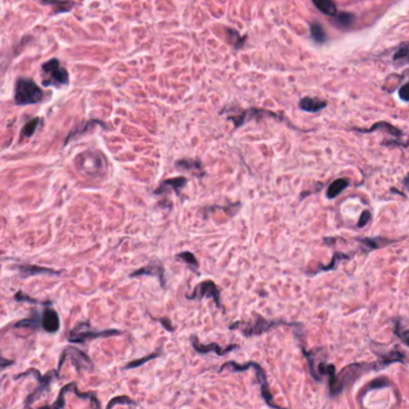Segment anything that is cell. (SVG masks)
<instances>
[{
  "instance_id": "25",
  "label": "cell",
  "mask_w": 409,
  "mask_h": 409,
  "mask_svg": "<svg viewBox=\"0 0 409 409\" xmlns=\"http://www.w3.org/2000/svg\"><path fill=\"white\" fill-rule=\"evenodd\" d=\"M40 123H41L40 118H33L32 120H29L28 123L24 125V127L22 129V132H21V135H22V138L32 137V136L35 133L36 130H38V127H39V125H40Z\"/></svg>"
},
{
  "instance_id": "14",
  "label": "cell",
  "mask_w": 409,
  "mask_h": 409,
  "mask_svg": "<svg viewBox=\"0 0 409 409\" xmlns=\"http://www.w3.org/2000/svg\"><path fill=\"white\" fill-rule=\"evenodd\" d=\"M175 168L179 169V171L189 172V173L196 175V177H203V175L205 174L202 162L198 161V160L192 159L179 160V161L175 163Z\"/></svg>"
},
{
  "instance_id": "37",
  "label": "cell",
  "mask_w": 409,
  "mask_h": 409,
  "mask_svg": "<svg viewBox=\"0 0 409 409\" xmlns=\"http://www.w3.org/2000/svg\"><path fill=\"white\" fill-rule=\"evenodd\" d=\"M395 334L397 335L398 337H401L402 340H403L404 343L407 344V346L409 347V336H408L407 334H402V332H399V330H398L397 326H396V328H395Z\"/></svg>"
},
{
  "instance_id": "26",
  "label": "cell",
  "mask_w": 409,
  "mask_h": 409,
  "mask_svg": "<svg viewBox=\"0 0 409 409\" xmlns=\"http://www.w3.org/2000/svg\"><path fill=\"white\" fill-rule=\"evenodd\" d=\"M311 36L314 41L318 42V44H323V42L326 41L325 30H324L323 27L317 22L311 24Z\"/></svg>"
},
{
  "instance_id": "2",
  "label": "cell",
  "mask_w": 409,
  "mask_h": 409,
  "mask_svg": "<svg viewBox=\"0 0 409 409\" xmlns=\"http://www.w3.org/2000/svg\"><path fill=\"white\" fill-rule=\"evenodd\" d=\"M42 99L44 92L34 81L26 77L18 78L15 88V102L17 106L35 105L41 102Z\"/></svg>"
},
{
  "instance_id": "22",
  "label": "cell",
  "mask_w": 409,
  "mask_h": 409,
  "mask_svg": "<svg viewBox=\"0 0 409 409\" xmlns=\"http://www.w3.org/2000/svg\"><path fill=\"white\" fill-rule=\"evenodd\" d=\"M76 387V383H69L66 384L65 386H63V389L60 390L59 392V397L52 405H48V407H42L40 409H63L65 407V393L69 391H74V389Z\"/></svg>"
},
{
  "instance_id": "17",
  "label": "cell",
  "mask_w": 409,
  "mask_h": 409,
  "mask_svg": "<svg viewBox=\"0 0 409 409\" xmlns=\"http://www.w3.org/2000/svg\"><path fill=\"white\" fill-rule=\"evenodd\" d=\"M98 124H99V125H102L104 127H107V126L105 125L104 123H102V121H100V120H89V121H86V123L82 124V125H80V126H77L75 130H72V131L70 132V135L68 136V138L65 139V144L70 143V142L74 141V139H77V138L82 137V136H83L84 133L89 131V130L92 129V127L96 126V125H98Z\"/></svg>"
},
{
  "instance_id": "6",
  "label": "cell",
  "mask_w": 409,
  "mask_h": 409,
  "mask_svg": "<svg viewBox=\"0 0 409 409\" xmlns=\"http://www.w3.org/2000/svg\"><path fill=\"white\" fill-rule=\"evenodd\" d=\"M34 375L36 378V380L40 383V385H39L38 389L35 390L34 392H32L30 395L27 397L26 399V407L24 409H28L29 407H32V404L34 403V402L38 399L40 396L44 393L46 390L48 389V386H50L51 381L54 377H59V371L58 369H53V371H51L50 373H47L45 377H42L40 374V372L38 371V369H34V368H30V369H27L26 372H23V373H20L18 375L15 377V379H20V378H23V377H27V375Z\"/></svg>"
},
{
  "instance_id": "35",
  "label": "cell",
  "mask_w": 409,
  "mask_h": 409,
  "mask_svg": "<svg viewBox=\"0 0 409 409\" xmlns=\"http://www.w3.org/2000/svg\"><path fill=\"white\" fill-rule=\"evenodd\" d=\"M369 219H371V213H369L368 210L362 211L361 216H360V219H359V222H357V227H361V228L362 227H365L368 223Z\"/></svg>"
},
{
  "instance_id": "41",
  "label": "cell",
  "mask_w": 409,
  "mask_h": 409,
  "mask_svg": "<svg viewBox=\"0 0 409 409\" xmlns=\"http://www.w3.org/2000/svg\"><path fill=\"white\" fill-rule=\"evenodd\" d=\"M403 184L405 185V186H408L409 187V173H408V175L407 177L404 178V180H403Z\"/></svg>"
},
{
  "instance_id": "16",
  "label": "cell",
  "mask_w": 409,
  "mask_h": 409,
  "mask_svg": "<svg viewBox=\"0 0 409 409\" xmlns=\"http://www.w3.org/2000/svg\"><path fill=\"white\" fill-rule=\"evenodd\" d=\"M18 271H20L21 276L22 277H30L34 276V275H60L59 271L52 270L50 268H44V266H38V265H18L17 266Z\"/></svg>"
},
{
  "instance_id": "20",
  "label": "cell",
  "mask_w": 409,
  "mask_h": 409,
  "mask_svg": "<svg viewBox=\"0 0 409 409\" xmlns=\"http://www.w3.org/2000/svg\"><path fill=\"white\" fill-rule=\"evenodd\" d=\"M349 186V183L346 180V179H337L334 183H331V185L328 187V191H326V197L330 199L336 198L342 191H344L347 187Z\"/></svg>"
},
{
  "instance_id": "40",
  "label": "cell",
  "mask_w": 409,
  "mask_h": 409,
  "mask_svg": "<svg viewBox=\"0 0 409 409\" xmlns=\"http://www.w3.org/2000/svg\"><path fill=\"white\" fill-rule=\"evenodd\" d=\"M10 363H14V361H5V359H3V363H2V367L4 368L6 365H10Z\"/></svg>"
},
{
  "instance_id": "9",
  "label": "cell",
  "mask_w": 409,
  "mask_h": 409,
  "mask_svg": "<svg viewBox=\"0 0 409 409\" xmlns=\"http://www.w3.org/2000/svg\"><path fill=\"white\" fill-rule=\"evenodd\" d=\"M278 325H295V324L292 323H286L283 320H266L262 317H257V320L254 322L252 325H250L248 328L242 330V334L246 337H250V336L254 335H260L263 332L269 331V330L275 328V326Z\"/></svg>"
},
{
  "instance_id": "23",
  "label": "cell",
  "mask_w": 409,
  "mask_h": 409,
  "mask_svg": "<svg viewBox=\"0 0 409 409\" xmlns=\"http://www.w3.org/2000/svg\"><path fill=\"white\" fill-rule=\"evenodd\" d=\"M354 16L349 12H341V14L336 15L334 23L337 28L340 29H347L353 24Z\"/></svg>"
},
{
  "instance_id": "10",
  "label": "cell",
  "mask_w": 409,
  "mask_h": 409,
  "mask_svg": "<svg viewBox=\"0 0 409 409\" xmlns=\"http://www.w3.org/2000/svg\"><path fill=\"white\" fill-rule=\"evenodd\" d=\"M317 371L320 375H328L329 377L330 393H331L332 397H336V396H338L342 391H343L344 386L342 385L341 381L338 380V377L336 375V369L334 365H331V363L320 362L319 365H318Z\"/></svg>"
},
{
  "instance_id": "38",
  "label": "cell",
  "mask_w": 409,
  "mask_h": 409,
  "mask_svg": "<svg viewBox=\"0 0 409 409\" xmlns=\"http://www.w3.org/2000/svg\"><path fill=\"white\" fill-rule=\"evenodd\" d=\"M405 53H407V48H402L401 51H398V52L395 54V59H399V58H402V57H403Z\"/></svg>"
},
{
  "instance_id": "11",
  "label": "cell",
  "mask_w": 409,
  "mask_h": 409,
  "mask_svg": "<svg viewBox=\"0 0 409 409\" xmlns=\"http://www.w3.org/2000/svg\"><path fill=\"white\" fill-rule=\"evenodd\" d=\"M187 179L185 177H178V178H172L167 179V180L162 181L161 185H160L157 189L154 191V195L156 196H163V195H168V193H177L179 195L180 191L186 186Z\"/></svg>"
},
{
  "instance_id": "33",
  "label": "cell",
  "mask_w": 409,
  "mask_h": 409,
  "mask_svg": "<svg viewBox=\"0 0 409 409\" xmlns=\"http://www.w3.org/2000/svg\"><path fill=\"white\" fill-rule=\"evenodd\" d=\"M118 403H123V404H136L135 401H132V399H130L129 397H126V396H119V397H114L112 398L110 401V403L107 405V409H113V405L114 404H118Z\"/></svg>"
},
{
  "instance_id": "32",
  "label": "cell",
  "mask_w": 409,
  "mask_h": 409,
  "mask_svg": "<svg viewBox=\"0 0 409 409\" xmlns=\"http://www.w3.org/2000/svg\"><path fill=\"white\" fill-rule=\"evenodd\" d=\"M74 392L78 396V397H81V398H90V399H92V408L93 409H101V407H100L99 399L95 397V395H94V393H92V392H81V391H78L77 387H75Z\"/></svg>"
},
{
  "instance_id": "39",
  "label": "cell",
  "mask_w": 409,
  "mask_h": 409,
  "mask_svg": "<svg viewBox=\"0 0 409 409\" xmlns=\"http://www.w3.org/2000/svg\"><path fill=\"white\" fill-rule=\"evenodd\" d=\"M167 322H168L167 319H165V322H163V319H161V323H162V324H165V326H166V328H167L168 330H171V331H173V328H172V326H169Z\"/></svg>"
},
{
  "instance_id": "34",
  "label": "cell",
  "mask_w": 409,
  "mask_h": 409,
  "mask_svg": "<svg viewBox=\"0 0 409 409\" xmlns=\"http://www.w3.org/2000/svg\"><path fill=\"white\" fill-rule=\"evenodd\" d=\"M15 299L16 300H18V301L20 302H22V301H29V302H33V304H44V305H51V302H39V301H36V300H33L32 298H29V296H27V295H24V294L22 293V292H18L17 294H16V296H15Z\"/></svg>"
},
{
  "instance_id": "5",
  "label": "cell",
  "mask_w": 409,
  "mask_h": 409,
  "mask_svg": "<svg viewBox=\"0 0 409 409\" xmlns=\"http://www.w3.org/2000/svg\"><path fill=\"white\" fill-rule=\"evenodd\" d=\"M123 331L116 329L111 330H101V331H94L90 329V324L88 322H82L76 325L74 329L70 331L69 334V341L75 342V343H82V342L87 340H92V338L96 337H110V336L114 335H121Z\"/></svg>"
},
{
  "instance_id": "36",
  "label": "cell",
  "mask_w": 409,
  "mask_h": 409,
  "mask_svg": "<svg viewBox=\"0 0 409 409\" xmlns=\"http://www.w3.org/2000/svg\"><path fill=\"white\" fill-rule=\"evenodd\" d=\"M398 96L403 101H409V82L401 87V89L398 90Z\"/></svg>"
},
{
  "instance_id": "27",
  "label": "cell",
  "mask_w": 409,
  "mask_h": 409,
  "mask_svg": "<svg viewBox=\"0 0 409 409\" xmlns=\"http://www.w3.org/2000/svg\"><path fill=\"white\" fill-rule=\"evenodd\" d=\"M226 33H227V38H228L229 44H232L233 46L235 47V50H239V48L242 46V44L245 42V39L240 38V34L233 29H229V28L226 29Z\"/></svg>"
},
{
  "instance_id": "30",
  "label": "cell",
  "mask_w": 409,
  "mask_h": 409,
  "mask_svg": "<svg viewBox=\"0 0 409 409\" xmlns=\"http://www.w3.org/2000/svg\"><path fill=\"white\" fill-rule=\"evenodd\" d=\"M389 379H386L385 377H380V378H375L372 381H369L366 386L365 391H369V390H375V389H383V387H386L390 385Z\"/></svg>"
},
{
  "instance_id": "24",
  "label": "cell",
  "mask_w": 409,
  "mask_h": 409,
  "mask_svg": "<svg viewBox=\"0 0 409 409\" xmlns=\"http://www.w3.org/2000/svg\"><path fill=\"white\" fill-rule=\"evenodd\" d=\"M404 355L402 353H398L397 350H393L391 353L386 354L385 356H383L378 362V366L379 367H385V366L391 365L393 362H398V361H403Z\"/></svg>"
},
{
  "instance_id": "31",
  "label": "cell",
  "mask_w": 409,
  "mask_h": 409,
  "mask_svg": "<svg viewBox=\"0 0 409 409\" xmlns=\"http://www.w3.org/2000/svg\"><path fill=\"white\" fill-rule=\"evenodd\" d=\"M161 355V353H155V354H150V355L145 356V357H142V359H138V360H135V361H131L129 362L127 365L125 366L126 369H130V368H135V367H139L141 365H143V363L150 361V360L153 359H156V357H159Z\"/></svg>"
},
{
  "instance_id": "4",
  "label": "cell",
  "mask_w": 409,
  "mask_h": 409,
  "mask_svg": "<svg viewBox=\"0 0 409 409\" xmlns=\"http://www.w3.org/2000/svg\"><path fill=\"white\" fill-rule=\"evenodd\" d=\"M42 86L62 88L69 83V72L57 58L48 60L41 66Z\"/></svg>"
},
{
  "instance_id": "8",
  "label": "cell",
  "mask_w": 409,
  "mask_h": 409,
  "mask_svg": "<svg viewBox=\"0 0 409 409\" xmlns=\"http://www.w3.org/2000/svg\"><path fill=\"white\" fill-rule=\"evenodd\" d=\"M190 300H198L204 298H211L215 301L219 307H221V300H220V290L217 286L213 281H204V282L199 283L193 290L192 294L186 296Z\"/></svg>"
},
{
  "instance_id": "12",
  "label": "cell",
  "mask_w": 409,
  "mask_h": 409,
  "mask_svg": "<svg viewBox=\"0 0 409 409\" xmlns=\"http://www.w3.org/2000/svg\"><path fill=\"white\" fill-rule=\"evenodd\" d=\"M142 275H149V276H157L159 277L160 282H161V286L165 287L166 284V278H165V269H163V265L160 262H153L150 263L148 266H144V268L138 269L137 271L132 272L130 276L131 277H137L142 276Z\"/></svg>"
},
{
  "instance_id": "18",
  "label": "cell",
  "mask_w": 409,
  "mask_h": 409,
  "mask_svg": "<svg viewBox=\"0 0 409 409\" xmlns=\"http://www.w3.org/2000/svg\"><path fill=\"white\" fill-rule=\"evenodd\" d=\"M299 106L302 111L308 112V113H317V112L325 108L326 102L313 98H304L300 100Z\"/></svg>"
},
{
  "instance_id": "19",
  "label": "cell",
  "mask_w": 409,
  "mask_h": 409,
  "mask_svg": "<svg viewBox=\"0 0 409 409\" xmlns=\"http://www.w3.org/2000/svg\"><path fill=\"white\" fill-rule=\"evenodd\" d=\"M40 314L38 311H33V314L30 318H26V319L20 320L16 324L12 325V328H28V329H38L40 326Z\"/></svg>"
},
{
  "instance_id": "7",
  "label": "cell",
  "mask_w": 409,
  "mask_h": 409,
  "mask_svg": "<svg viewBox=\"0 0 409 409\" xmlns=\"http://www.w3.org/2000/svg\"><path fill=\"white\" fill-rule=\"evenodd\" d=\"M66 357H68V359H71V362L74 363V366L77 371H81L82 368H84V369L94 368L92 360H90V357L88 356L86 353H83V351L77 349V348H75V347H68L65 350L63 351L62 356H60V361H59V366H58L59 372H60V368H62L64 361L66 360Z\"/></svg>"
},
{
  "instance_id": "3",
  "label": "cell",
  "mask_w": 409,
  "mask_h": 409,
  "mask_svg": "<svg viewBox=\"0 0 409 409\" xmlns=\"http://www.w3.org/2000/svg\"><path fill=\"white\" fill-rule=\"evenodd\" d=\"M226 367H229L233 372H242V371H246V369H248L250 367H253L254 371H256L257 379H258V383L260 384V392H262V397L264 398L265 403L268 404L269 407H271L274 409H286V408L278 407V405L275 404L274 401H272V395H271L270 390H269V384H268V380H266L265 372H264V369L260 367L259 363L250 361V362L245 363V365H239V363H236L234 361H228L221 366L220 371H223Z\"/></svg>"
},
{
  "instance_id": "1",
  "label": "cell",
  "mask_w": 409,
  "mask_h": 409,
  "mask_svg": "<svg viewBox=\"0 0 409 409\" xmlns=\"http://www.w3.org/2000/svg\"><path fill=\"white\" fill-rule=\"evenodd\" d=\"M75 166L80 173L90 178H100L105 175L107 169L106 157L100 151H82L75 157Z\"/></svg>"
},
{
  "instance_id": "15",
  "label": "cell",
  "mask_w": 409,
  "mask_h": 409,
  "mask_svg": "<svg viewBox=\"0 0 409 409\" xmlns=\"http://www.w3.org/2000/svg\"><path fill=\"white\" fill-rule=\"evenodd\" d=\"M42 328L46 330L47 332H56L58 331L60 328L59 323V316L53 308H46L42 314Z\"/></svg>"
},
{
  "instance_id": "13",
  "label": "cell",
  "mask_w": 409,
  "mask_h": 409,
  "mask_svg": "<svg viewBox=\"0 0 409 409\" xmlns=\"http://www.w3.org/2000/svg\"><path fill=\"white\" fill-rule=\"evenodd\" d=\"M191 341H192V346L195 348V350L197 353H202V354H207V353H216L217 355H225V354L229 353V351L235 349L236 344H232V346H228L226 349H222L217 343H210L208 346L205 344H201L198 342V338L196 336H191Z\"/></svg>"
},
{
  "instance_id": "28",
  "label": "cell",
  "mask_w": 409,
  "mask_h": 409,
  "mask_svg": "<svg viewBox=\"0 0 409 409\" xmlns=\"http://www.w3.org/2000/svg\"><path fill=\"white\" fill-rule=\"evenodd\" d=\"M177 258H180L181 260H184L187 265L190 266L192 270H195L197 272L198 270V262H197L195 254L191 252H181L177 254Z\"/></svg>"
},
{
  "instance_id": "29",
  "label": "cell",
  "mask_w": 409,
  "mask_h": 409,
  "mask_svg": "<svg viewBox=\"0 0 409 409\" xmlns=\"http://www.w3.org/2000/svg\"><path fill=\"white\" fill-rule=\"evenodd\" d=\"M40 4L42 5H51L56 8V12L58 14H62V12H68L71 10L72 6L75 5V3H69V2H41Z\"/></svg>"
},
{
  "instance_id": "21",
  "label": "cell",
  "mask_w": 409,
  "mask_h": 409,
  "mask_svg": "<svg viewBox=\"0 0 409 409\" xmlns=\"http://www.w3.org/2000/svg\"><path fill=\"white\" fill-rule=\"evenodd\" d=\"M313 5L326 16H336L337 9H336V4L334 2H330V0H313Z\"/></svg>"
}]
</instances>
